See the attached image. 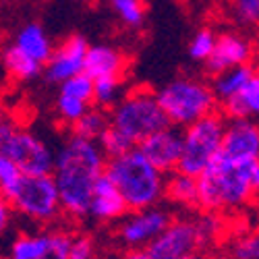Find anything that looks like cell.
I'll list each match as a JSON object with an SVG mask.
<instances>
[{
	"label": "cell",
	"mask_w": 259,
	"mask_h": 259,
	"mask_svg": "<svg viewBox=\"0 0 259 259\" xmlns=\"http://www.w3.org/2000/svg\"><path fill=\"white\" fill-rule=\"evenodd\" d=\"M69 259H96V243L90 234L71 236Z\"/></svg>",
	"instance_id": "32"
},
{
	"label": "cell",
	"mask_w": 259,
	"mask_h": 259,
	"mask_svg": "<svg viewBox=\"0 0 259 259\" xmlns=\"http://www.w3.org/2000/svg\"><path fill=\"white\" fill-rule=\"evenodd\" d=\"M60 92L58 94H64V96H73V98H79L83 102H90L92 104V96H94V79L90 75H85L83 71L64 79L62 83H58Z\"/></svg>",
	"instance_id": "28"
},
{
	"label": "cell",
	"mask_w": 259,
	"mask_h": 259,
	"mask_svg": "<svg viewBox=\"0 0 259 259\" xmlns=\"http://www.w3.org/2000/svg\"><path fill=\"white\" fill-rule=\"evenodd\" d=\"M255 60V41L241 31L215 33V44L209 58L203 62L205 71L213 77L226 69L241 67Z\"/></svg>",
	"instance_id": "12"
},
{
	"label": "cell",
	"mask_w": 259,
	"mask_h": 259,
	"mask_svg": "<svg viewBox=\"0 0 259 259\" xmlns=\"http://www.w3.org/2000/svg\"><path fill=\"white\" fill-rule=\"evenodd\" d=\"M135 147L166 177L170 172H175L179 166L183 154V128L175 124H166L143 137Z\"/></svg>",
	"instance_id": "11"
},
{
	"label": "cell",
	"mask_w": 259,
	"mask_h": 259,
	"mask_svg": "<svg viewBox=\"0 0 259 259\" xmlns=\"http://www.w3.org/2000/svg\"><path fill=\"white\" fill-rule=\"evenodd\" d=\"M5 122V114H3V108H0V124Z\"/></svg>",
	"instance_id": "38"
},
{
	"label": "cell",
	"mask_w": 259,
	"mask_h": 259,
	"mask_svg": "<svg viewBox=\"0 0 259 259\" xmlns=\"http://www.w3.org/2000/svg\"><path fill=\"white\" fill-rule=\"evenodd\" d=\"M213 44H215V31L209 29V27H201L197 29L195 33L191 35L189 44H187V52H189V58L193 62H205L213 50Z\"/></svg>",
	"instance_id": "27"
},
{
	"label": "cell",
	"mask_w": 259,
	"mask_h": 259,
	"mask_svg": "<svg viewBox=\"0 0 259 259\" xmlns=\"http://www.w3.org/2000/svg\"><path fill=\"white\" fill-rule=\"evenodd\" d=\"M7 197L13 211L37 224H50L62 213L52 175H21Z\"/></svg>",
	"instance_id": "7"
},
{
	"label": "cell",
	"mask_w": 259,
	"mask_h": 259,
	"mask_svg": "<svg viewBox=\"0 0 259 259\" xmlns=\"http://www.w3.org/2000/svg\"><path fill=\"white\" fill-rule=\"evenodd\" d=\"M164 195L177 205L197 207V179L179 170L170 172L168 179H164Z\"/></svg>",
	"instance_id": "20"
},
{
	"label": "cell",
	"mask_w": 259,
	"mask_h": 259,
	"mask_svg": "<svg viewBox=\"0 0 259 259\" xmlns=\"http://www.w3.org/2000/svg\"><path fill=\"white\" fill-rule=\"evenodd\" d=\"M90 106H92L90 102H83V100L73 98V96L58 94V98H56V116H58V120L62 124L71 126Z\"/></svg>",
	"instance_id": "29"
},
{
	"label": "cell",
	"mask_w": 259,
	"mask_h": 259,
	"mask_svg": "<svg viewBox=\"0 0 259 259\" xmlns=\"http://www.w3.org/2000/svg\"><path fill=\"white\" fill-rule=\"evenodd\" d=\"M69 243H71V234L69 232L52 230L50 247L39 259H69Z\"/></svg>",
	"instance_id": "33"
},
{
	"label": "cell",
	"mask_w": 259,
	"mask_h": 259,
	"mask_svg": "<svg viewBox=\"0 0 259 259\" xmlns=\"http://www.w3.org/2000/svg\"><path fill=\"white\" fill-rule=\"evenodd\" d=\"M220 154L232 160H251L259 158V126L253 118L226 120Z\"/></svg>",
	"instance_id": "14"
},
{
	"label": "cell",
	"mask_w": 259,
	"mask_h": 259,
	"mask_svg": "<svg viewBox=\"0 0 259 259\" xmlns=\"http://www.w3.org/2000/svg\"><path fill=\"white\" fill-rule=\"evenodd\" d=\"M0 3H11V0H0Z\"/></svg>",
	"instance_id": "39"
},
{
	"label": "cell",
	"mask_w": 259,
	"mask_h": 259,
	"mask_svg": "<svg viewBox=\"0 0 259 259\" xmlns=\"http://www.w3.org/2000/svg\"><path fill=\"white\" fill-rule=\"evenodd\" d=\"M52 232H31L19 234L11 243L9 259H39L50 247Z\"/></svg>",
	"instance_id": "22"
},
{
	"label": "cell",
	"mask_w": 259,
	"mask_h": 259,
	"mask_svg": "<svg viewBox=\"0 0 259 259\" xmlns=\"http://www.w3.org/2000/svg\"><path fill=\"white\" fill-rule=\"evenodd\" d=\"M128 213V205L122 199L120 191L116 189V185L110 181L108 175H102L96 179L94 189H92V199H90V207H88V215L96 222H116L122 215Z\"/></svg>",
	"instance_id": "15"
},
{
	"label": "cell",
	"mask_w": 259,
	"mask_h": 259,
	"mask_svg": "<svg viewBox=\"0 0 259 259\" xmlns=\"http://www.w3.org/2000/svg\"><path fill=\"white\" fill-rule=\"evenodd\" d=\"M118 226V239L126 249H143L149 241H154L156 236L168 226L172 215L164 209L145 207V209H135L120 218Z\"/></svg>",
	"instance_id": "10"
},
{
	"label": "cell",
	"mask_w": 259,
	"mask_h": 259,
	"mask_svg": "<svg viewBox=\"0 0 259 259\" xmlns=\"http://www.w3.org/2000/svg\"><path fill=\"white\" fill-rule=\"evenodd\" d=\"M108 124H110V116H108V110H106V108H100V106H94V104H92L88 110H85V112L71 124V128H73V135L96 141Z\"/></svg>",
	"instance_id": "23"
},
{
	"label": "cell",
	"mask_w": 259,
	"mask_h": 259,
	"mask_svg": "<svg viewBox=\"0 0 259 259\" xmlns=\"http://www.w3.org/2000/svg\"><path fill=\"white\" fill-rule=\"evenodd\" d=\"M0 154L11 158L23 175H50L54 152L35 133L5 120L0 124Z\"/></svg>",
	"instance_id": "8"
},
{
	"label": "cell",
	"mask_w": 259,
	"mask_h": 259,
	"mask_svg": "<svg viewBox=\"0 0 259 259\" xmlns=\"http://www.w3.org/2000/svg\"><path fill=\"white\" fill-rule=\"evenodd\" d=\"M110 11L118 17V21L126 27H141L147 17L145 0H108Z\"/></svg>",
	"instance_id": "25"
},
{
	"label": "cell",
	"mask_w": 259,
	"mask_h": 259,
	"mask_svg": "<svg viewBox=\"0 0 259 259\" xmlns=\"http://www.w3.org/2000/svg\"><path fill=\"white\" fill-rule=\"evenodd\" d=\"M88 46H90L88 37L81 35V33H73L69 37H64L58 46L52 48L50 58L46 60L44 69H41L46 81L62 83L64 79H69V77L81 73Z\"/></svg>",
	"instance_id": "13"
},
{
	"label": "cell",
	"mask_w": 259,
	"mask_h": 259,
	"mask_svg": "<svg viewBox=\"0 0 259 259\" xmlns=\"http://www.w3.org/2000/svg\"><path fill=\"white\" fill-rule=\"evenodd\" d=\"M218 110L226 120L253 118L259 112V77L255 75L236 96L220 102Z\"/></svg>",
	"instance_id": "18"
},
{
	"label": "cell",
	"mask_w": 259,
	"mask_h": 259,
	"mask_svg": "<svg viewBox=\"0 0 259 259\" xmlns=\"http://www.w3.org/2000/svg\"><path fill=\"white\" fill-rule=\"evenodd\" d=\"M124 92H126L124 90V77H100V79H94L92 104L110 110V108L120 100V96Z\"/></svg>",
	"instance_id": "24"
},
{
	"label": "cell",
	"mask_w": 259,
	"mask_h": 259,
	"mask_svg": "<svg viewBox=\"0 0 259 259\" xmlns=\"http://www.w3.org/2000/svg\"><path fill=\"white\" fill-rule=\"evenodd\" d=\"M13 207H11V201L9 197L3 193V189H0V234H3L9 226H11V220H13Z\"/></svg>",
	"instance_id": "35"
},
{
	"label": "cell",
	"mask_w": 259,
	"mask_h": 259,
	"mask_svg": "<svg viewBox=\"0 0 259 259\" xmlns=\"http://www.w3.org/2000/svg\"><path fill=\"white\" fill-rule=\"evenodd\" d=\"M197 179V207L220 213L249 205L259 189V158L232 160L215 154Z\"/></svg>",
	"instance_id": "2"
},
{
	"label": "cell",
	"mask_w": 259,
	"mask_h": 259,
	"mask_svg": "<svg viewBox=\"0 0 259 259\" xmlns=\"http://www.w3.org/2000/svg\"><path fill=\"white\" fill-rule=\"evenodd\" d=\"M128 58L122 50L110 44H90L83 60V73L92 79L100 77H126Z\"/></svg>",
	"instance_id": "16"
},
{
	"label": "cell",
	"mask_w": 259,
	"mask_h": 259,
	"mask_svg": "<svg viewBox=\"0 0 259 259\" xmlns=\"http://www.w3.org/2000/svg\"><path fill=\"white\" fill-rule=\"evenodd\" d=\"M156 100L168 124L185 128L197 118L218 110L211 83L197 77H177L156 92Z\"/></svg>",
	"instance_id": "4"
},
{
	"label": "cell",
	"mask_w": 259,
	"mask_h": 259,
	"mask_svg": "<svg viewBox=\"0 0 259 259\" xmlns=\"http://www.w3.org/2000/svg\"><path fill=\"white\" fill-rule=\"evenodd\" d=\"M120 259H147V257H145L143 249H128Z\"/></svg>",
	"instance_id": "36"
},
{
	"label": "cell",
	"mask_w": 259,
	"mask_h": 259,
	"mask_svg": "<svg viewBox=\"0 0 259 259\" xmlns=\"http://www.w3.org/2000/svg\"><path fill=\"white\" fill-rule=\"evenodd\" d=\"M234 19L241 25L253 27L259 21V0H232Z\"/></svg>",
	"instance_id": "31"
},
{
	"label": "cell",
	"mask_w": 259,
	"mask_h": 259,
	"mask_svg": "<svg viewBox=\"0 0 259 259\" xmlns=\"http://www.w3.org/2000/svg\"><path fill=\"white\" fill-rule=\"evenodd\" d=\"M110 126L118 128L135 145L149 133L166 126L168 120L156 100V92L149 88H135L120 96V100L108 110Z\"/></svg>",
	"instance_id": "5"
},
{
	"label": "cell",
	"mask_w": 259,
	"mask_h": 259,
	"mask_svg": "<svg viewBox=\"0 0 259 259\" xmlns=\"http://www.w3.org/2000/svg\"><path fill=\"white\" fill-rule=\"evenodd\" d=\"M226 128V118L213 110L183 128V154L177 170L189 177H197L218 154Z\"/></svg>",
	"instance_id": "6"
},
{
	"label": "cell",
	"mask_w": 259,
	"mask_h": 259,
	"mask_svg": "<svg viewBox=\"0 0 259 259\" xmlns=\"http://www.w3.org/2000/svg\"><path fill=\"white\" fill-rule=\"evenodd\" d=\"M21 175H23V172L19 170V166L11 158H7L5 154H0V189H3L5 195L17 185Z\"/></svg>",
	"instance_id": "34"
},
{
	"label": "cell",
	"mask_w": 259,
	"mask_h": 259,
	"mask_svg": "<svg viewBox=\"0 0 259 259\" xmlns=\"http://www.w3.org/2000/svg\"><path fill=\"white\" fill-rule=\"evenodd\" d=\"M177 259H201L195 251H193V253H187V255H183V257H177Z\"/></svg>",
	"instance_id": "37"
},
{
	"label": "cell",
	"mask_w": 259,
	"mask_h": 259,
	"mask_svg": "<svg viewBox=\"0 0 259 259\" xmlns=\"http://www.w3.org/2000/svg\"><path fill=\"white\" fill-rule=\"evenodd\" d=\"M96 141H98V145H100V149H102V154L106 156V160H108V158H116V156L128 152L131 147H135V143H133L131 139H128L126 135H122L118 128H114V126H110V124L104 128L102 135H100Z\"/></svg>",
	"instance_id": "26"
},
{
	"label": "cell",
	"mask_w": 259,
	"mask_h": 259,
	"mask_svg": "<svg viewBox=\"0 0 259 259\" xmlns=\"http://www.w3.org/2000/svg\"><path fill=\"white\" fill-rule=\"evenodd\" d=\"M13 46L21 54L29 56L31 60H37L39 64H46V60L50 58L52 48H54L48 31L41 27V23H37V21H29V23H25L15 33Z\"/></svg>",
	"instance_id": "17"
},
{
	"label": "cell",
	"mask_w": 259,
	"mask_h": 259,
	"mask_svg": "<svg viewBox=\"0 0 259 259\" xmlns=\"http://www.w3.org/2000/svg\"><path fill=\"white\" fill-rule=\"evenodd\" d=\"M255 75H257V69L253 62L241 64V67H232V69H226L218 75H213L211 90H213L215 98H218V104L236 96Z\"/></svg>",
	"instance_id": "19"
},
{
	"label": "cell",
	"mask_w": 259,
	"mask_h": 259,
	"mask_svg": "<svg viewBox=\"0 0 259 259\" xmlns=\"http://www.w3.org/2000/svg\"><path fill=\"white\" fill-rule=\"evenodd\" d=\"M3 64H5L9 77L15 79L17 83H27V81L37 79L41 75V69H44V64H39L37 60H31L29 56L21 54L13 44L5 48Z\"/></svg>",
	"instance_id": "21"
},
{
	"label": "cell",
	"mask_w": 259,
	"mask_h": 259,
	"mask_svg": "<svg viewBox=\"0 0 259 259\" xmlns=\"http://www.w3.org/2000/svg\"><path fill=\"white\" fill-rule=\"evenodd\" d=\"M232 259H259V236L255 232H247L234 239L230 247Z\"/></svg>",
	"instance_id": "30"
},
{
	"label": "cell",
	"mask_w": 259,
	"mask_h": 259,
	"mask_svg": "<svg viewBox=\"0 0 259 259\" xmlns=\"http://www.w3.org/2000/svg\"><path fill=\"white\" fill-rule=\"evenodd\" d=\"M104 175L116 185L128 211L154 207L164 197V175L137 147L116 158H108Z\"/></svg>",
	"instance_id": "3"
},
{
	"label": "cell",
	"mask_w": 259,
	"mask_h": 259,
	"mask_svg": "<svg viewBox=\"0 0 259 259\" xmlns=\"http://www.w3.org/2000/svg\"><path fill=\"white\" fill-rule=\"evenodd\" d=\"M106 156L98 141L71 135L54 154L52 179L58 191L62 213L73 220L88 218V207L92 199V189L96 179L104 172Z\"/></svg>",
	"instance_id": "1"
},
{
	"label": "cell",
	"mask_w": 259,
	"mask_h": 259,
	"mask_svg": "<svg viewBox=\"0 0 259 259\" xmlns=\"http://www.w3.org/2000/svg\"><path fill=\"white\" fill-rule=\"evenodd\" d=\"M205 243L199 220H170L168 226L143 247L147 259H177Z\"/></svg>",
	"instance_id": "9"
}]
</instances>
